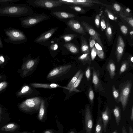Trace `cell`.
I'll return each mask as SVG.
<instances>
[{"instance_id": "6da1fadb", "label": "cell", "mask_w": 133, "mask_h": 133, "mask_svg": "<svg viewBox=\"0 0 133 133\" xmlns=\"http://www.w3.org/2000/svg\"><path fill=\"white\" fill-rule=\"evenodd\" d=\"M29 10L25 4H8L0 5V16L20 17L28 15Z\"/></svg>"}, {"instance_id": "7a4b0ae2", "label": "cell", "mask_w": 133, "mask_h": 133, "mask_svg": "<svg viewBox=\"0 0 133 133\" xmlns=\"http://www.w3.org/2000/svg\"><path fill=\"white\" fill-rule=\"evenodd\" d=\"M5 34L7 36L4 41L7 43L19 44L26 42L27 38L22 31L17 29L11 27L5 29Z\"/></svg>"}, {"instance_id": "3957f363", "label": "cell", "mask_w": 133, "mask_h": 133, "mask_svg": "<svg viewBox=\"0 0 133 133\" xmlns=\"http://www.w3.org/2000/svg\"><path fill=\"white\" fill-rule=\"evenodd\" d=\"M132 85L131 81L128 80L123 83L120 88L119 97L117 103L121 102L123 111L125 110L128 103Z\"/></svg>"}, {"instance_id": "277c9868", "label": "cell", "mask_w": 133, "mask_h": 133, "mask_svg": "<svg viewBox=\"0 0 133 133\" xmlns=\"http://www.w3.org/2000/svg\"><path fill=\"white\" fill-rule=\"evenodd\" d=\"M48 17L44 14H39L20 18L19 20L22 27L28 28L46 19Z\"/></svg>"}, {"instance_id": "5b68a950", "label": "cell", "mask_w": 133, "mask_h": 133, "mask_svg": "<svg viewBox=\"0 0 133 133\" xmlns=\"http://www.w3.org/2000/svg\"><path fill=\"white\" fill-rule=\"evenodd\" d=\"M41 99L36 97L26 99L19 105L20 108L23 110H28L37 108L41 103Z\"/></svg>"}, {"instance_id": "8992f818", "label": "cell", "mask_w": 133, "mask_h": 133, "mask_svg": "<svg viewBox=\"0 0 133 133\" xmlns=\"http://www.w3.org/2000/svg\"><path fill=\"white\" fill-rule=\"evenodd\" d=\"M34 4L37 6L51 9L62 5L63 3L61 0H36Z\"/></svg>"}, {"instance_id": "52a82bcc", "label": "cell", "mask_w": 133, "mask_h": 133, "mask_svg": "<svg viewBox=\"0 0 133 133\" xmlns=\"http://www.w3.org/2000/svg\"><path fill=\"white\" fill-rule=\"evenodd\" d=\"M63 3L66 4L80 5L90 7L94 5V3L102 4V3L97 0H61Z\"/></svg>"}, {"instance_id": "ba28073f", "label": "cell", "mask_w": 133, "mask_h": 133, "mask_svg": "<svg viewBox=\"0 0 133 133\" xmlns=\"http://www.w3.org/2000/svg\"><path fill=\"white\" fill-rule=\"evenodd\" d=\"M71 67V65H66L57 67L50 71L47 77L48 78H52L62 75L68 72Z\"/></svg>"}, {"instance_id": "9c48e42d", "label": "cell", "mask_w": 133, "mask_h": 133, "mask_svg": "<svg viewBox=\"0 0 133 133\" xmlns=\"http://www.w3.org/2000/svg\"><path fill=\"white\" fill-rule=\"evenodd\" d=\"M85 124L86 133H91L93 125V122L90 107L87 106L85 116Z\"/></svg>"}, {"instance_id": "30bf717a", "label": "cell", "mask_w": 133, "mask_h": 133, "mask_svg": "<svg viewBox=\"0 0 133 133\" xmlns=\"http://www.w3.org/2000/svg\"><path fill=\"white\" fill-rule=\"evenodd\" d=\"M81 23L91 37L94 39L97 43L103 48V46L101 39V36L98 33L86 22L82 21Z\"/></svg>"}, {"instance_id": "8fae6325", "label": "cell", "mask_w": 133, "mask_h": 133, "mask_svg": "<svg viewBox=\"0 0 133 133\" xmlns=\"http://www.w3.org/2000/svg\"><path fill=\"white\" fill-rule=\"evenodd\" d=\"M125 44L122 37L119 35L118 36L117 44L116 49V56L118 63H119L122 58L123 56Z\"/></svg>"}, {"instance_id": "7c38bea8", "label": "cell", "mask_w": 133, "mask_h": 133, "mask_svg": "<svg viewBox=\"0 0 133 133\" xmlns=\"http://www.w3.org/2000/svg\"><path fill=\"white\" fill-rule=\"evenodd\" d=\"M92 82L94 85L95 90L102 91L103 90L99 70H96L94 68L92 67Z\"/></svg>"}, {"instance_id": "4fadbf2b", "label": "cell", "mask_w": 133, "mask_h": 133, "mask_svg": "<svg viewBox=\"0 0 133 133\" xmlns=\"http://www.w3.org/2000/svg\"><path fill=\"white\" fill-rule=\"evenodd\" d=\"M68 25L74 31L82 35L86 33L84 29L79 22L75 20H70L67 23Z\"/></svg>"}, {"instance_id": "5bb4252c", "label": "cell", "mask_w": 133, "mask_h": 133, "mask_svg": "<svg viewBox=\"0 0 133 133\" xmlns=\"http://www.w3.org/2000/svg\"><path fill=\"white\" fill-rule=\"evenodd\" d=\"M58 29L57 27L52 28L42 34L35 40V42H40L46 41Z\"/></svg>"}, {"instance_id": "9a60e30c", "label": "cell", "mask_w": 133, "mask_h": 133, "mask_svg": "<svg viewBox=\"0 0 133 133\" xmlns=\"http://www.w3.org/2000/svg\"><path fill=\"white\" fill-rule=\"evenodd\" d=\"M108 106H107L105 110L102 112V120L103 124V130L105 133L106 131L108 124L110 119L111 112Z\"/></svg>"}, {"instance_id": "2e32d148", "label": "cell", "mask_w": 133, "mask_h": 133, "mask_svg": "<svg viewBox=\"0 0 133 133\" xmlns=\"http://www.w3.org/2000/svg\"><path fill=\"white\" fill-rule=\"evenodd\" d=\"M37 63V59H30L25 63L24 69L26 73L32 71L36 67Z\"/></svg>"}, {"instance_id": "e0dca14e", "label": "cell", "mask_w": 133, "mask_h": 133, "mask_svg": "<svg viewBox=\"0 0 133 133\" xmlns=\"http://www.w3.org/2000/svg\"><path fill=\"white\" fill-rule=\"evenodd\" d=\"M53 15L59 19H68L74 17L75 15L73 14L64 11H55Z\"/></svg>"}, {"instance_id": "ac0fdd59", "label": "cell", "mask_w": 133, "mask_h": 133, "mask_svg": "<svg viewBox=\"0 0 133 133\" xmlns=\"http://www.w3.org/2000/svg\"><path fill=\"white\" fill-rule=\"evenodd\" d=\"M107 68L108 71L111 78L112 79L115 74L116 66L114 62L110 60L107 64Z\"/></svg>"}, {"instance_id": "d6986e66", "label": "cell", "mask_w": 133, "mask_h": 133, "mask_svg": "<svg viewBox=\"0 0 133 133\" xmlns=\"http://www.w3.org/2000/svg\"><path fill=\"white\" fill-rule=\"evenodd\" d=\"M31 85L33 87L36 88H54L61 87L59 85L55 83L48 84L34 83L32 84Z\"/></svg>"}, {"instance_id": "ffe728a7", "label": "cell", "mask_w": 133, "mask_h": 133, "mask_svg": "<svg viewBox=\"0 0 133 133\" xmlns=\"http://www.w3.org/2000/svg\"><path fill=\"white\" fill-rule=\"evenodd\" d=\"M81 41V50L82 52L86 53L90 52L89 46L86 39L82 36H80Z\"/></svg>"}, {"instance_id": "44dd1931", "label": "cell", "mask_w": 133, "mask_h": 133, "mask_svg": "<svg viewBox=\"0 0 133 133\" xmlns=\"http://www.w3.org/2000/svg\"><path fill=\"white\" fill-rule=\"evenodd\" d=\"M78 59L84 64H91V60L90 52L83 54L78 57Z\"/></svg>"}, {"instance_id": "7402d4cb", "label": "cell", "mask_w": 133, "mask_h": 133, "mask_svg": "<svg viewBox=\"0 0 133 133\" xmlns=\"http://www.w3.org/2000/svg\"><path fill=\"white\" fill-rule=\"evenodd\" d=\"M83 72H81L75 82L71 88L69 90V93H71L73 91L78 92H80L79 90L77 89L76 88L80 84L83 77Z\"/></svg>"}, {"instance_id": "603a6c76", "label": "cell", "mask_w": 133, "mask_h": 133, "mask_svg": "<svg viewBox=\"0 0 133 133\" xmlns=\"http://www.w3.org/2000/svg\"><path fill=\"white\" fill-rule=\"evenodd\" d=\"M113 112L116 123L118 125L121 119V109L119 107L116 106L113 109Z\"/></svg>"}, {"instance_id": "cb8c5ba5", "label": "cell", "mask_w": 133, "mask_h": 133, "mask_svg": "<svg viewBox=\"0 0 133 133\" xmlns=\"http://www.w3.org/2000/svg\"><path fill=\"white\" fill-rule=\"evenodd\" d=\"M18 125L14 123H10L7 124L1 128L2 131H12L17 128Z\"/></svg>"}, {"instance_id": "d4e9b609", "label": "cell", "mask_w": 133, "mask_h": 133, "mask_svg": "<svg viewBox=\"0 0 133 133\" xmlns=\"http://www.w3.org/2000/svg\"><path fill=\"white\" fill-rule=\"evenodd\" d=\"M64 46L72 53L76 54L79 52V49L77 46L72 43H68L65 44Z\"/></svg>"}, {"instance_id": "484cf974", "label": "cell", "mask_w": 133, "mask_h": 133, "mask_svg": "<svg viewBox=\"0 0 133 133\" xmlns=\"http://www.w3.org/2000/svg\"><path fill=\"white\" fill-rule=\"evenodd\" d=\"M105 33L108 41H111L112 39L113 34L111 27L108 22L106 23Z\"/></svg>"}, {"instance_id": "4316f807", "label": "cell", "mask_w": 133, "mask_h": 133, "mask_svg": "<svg viewBox=\"0 0 133 133\" xmlns=\"http://www.w3.org/2000/svg\"><path fill=\"white\" fill-rule=\"evenodd\" d=\"M95 46L97 49L98 57L101 59H103L104 58V54L103 48L97 42L95 44Z\"/></svg>"}, {"instance_id": "83f0119b", "label": "cell", "mask_w": 133, "mask_h": 133, "mask_svg": "<svg viewBox=\"0 0 133 133\" xmlns=\"http://www.w3.org/2000/svg\"><path fill=\"white\" fill-rule=\"evenodd\" d=\"M81 71L82 70H79L72 78L67 85V88L69 90L71 88L81 73Z\"/></svg>"}, {"instance_id": "f1b7e54d", "label": "cell", "mask_w": 133, "mask_h": 133, "mask_svg": "<svg viewBox=\"0 0 133 133\" xmlns=\"http://www.w3.org/2000/svg\"><path fill=\"white\" fill-rule=\"evenodd\" d=\"M103 130V124L101 117L98 119L96 124L95 128V132L102 133Z\"/></svg>"}, {"instance_id": "f546056e", "label": "cell", "mask_w": 133, "mask_h": 133, "mask_svg": "<svg viewBox=\"0 0 133 133\" xmlns=\"http://www.w3.org/2000/svg\"><path fill=\"white\" fill-rule=\"evenodd\" d=\"M77 35L75 34H68L62 36L59 38L63 39L65 42H68L72 40Z\"/></svg>"}, {"instance_id": "4dcf8cb0", "label": "cell", "mask_w": 133, "mask_h": 133, "mask_svg": "<svg viewBox=\"0 0 133 133\" xmlns=\"http://www.w3.org/2000/svg\"><path fill=\"white\" fill-rule=\"evenodd\" d=\"M129 63L128 61L126 60L122 62L119 71V75L121 74L127 70L129 65Z\"/></svg>"}, {"instance_id": "1f68e13d", "label": "cell", "mask_w": 133, "mask_h": 133, "mask_svg": "<svg viewBox=\"0 0 133 133\" xmlns=\"http://www.w3.org/2000/svg\"><path fill=\"white\" fill-rule=\"evenodd\" d=\"M88 95V98L91 105L94 103V96L93 90L91 87H90L89 89Z\"/></svg>"}, {"instance_id": "d6a6232c", "label": "cell", "mask_w": 133, "mask_h": 133, "mask_svg": "<svg viewBox=\"0 0 133 133\" xmlns=\"http://www.w3.org/2000/svg\"><path fill=\"white\" fill-rule=\"evenodd\" d=\"M112 92L114 98L117 103L119 97V92L118 90L116 89L114 85L112 86Z\"/></svg>"}, {"instance_id": "836d02e7", "label": "cell", "mask_w": 133, "mask_h": 133, "mask_svg": "<svg viewBox=\"0 0 133 133\" xmlns=\"http://www.w3.org/2000/svg\"><path fill=\"white\" fill-rule=\"evenodd\" d=\"M120 16L123 19L125 20L132 28L133 27V19L131 17H128L124 15L123 14L120 13Z\"/></svg>"}, {"instance_id": "e575fe53", "label": "cell", "mask_w": 133, "mask_h": 133, "mask_svg": "<svg viewBox=\"0 0 133 133\" xmlns=\"http://www.w3.org/2000/svg\"><path fill=\"white\" fill-rule=\"evenodd\" d=\"M69 7L70 8L78 12L84 13L85 12V10L84 9L77 5H73L70 6Z\"/></svg>"}, {"instance_id": "d590c367", "label": "cell", "mask_w": 133, "mask_h": 133, "mask_svg": "<svg viewBox=\"0 0 133 133\" xmlns=\"http://www.w3.org/2000/svg\"><path fill=\"white\" fill-rule=\"evenodd\" d=\"M90 54L91 60H94L97 54V50L95 46L91 50Z\"/></svg>"}, {"instance_id": "8d00e7d4", "label": "cell", "mask_w": 133, "mask_h": 133, "mask_svg": "<svg viewBox=\"0 0 133 133\" xmlns=\"http://www.w3.org/2000/svg\"><path fill=\"white\" fill-rule=\"evenodd\" d=\"M21 0H0V5L16 2Z\"/></svg>"}, {"instance_id": "74e56055", "label": "cell", "mask_w": 133, "mask_h": 133, "mask_svg": "<svg viewBox=\"0 0 133 133\" xmlns=\"http://www.w3.org/2000/svg\"><path fill=\"white\" fill-rule=\"evenodd\" d=\"M105 11L107 13L108 16L110 19L112 20L117 19V17L115 16L109 9H107Z\"/></svg>"}, {"instance_id": "f35d334b", "label": "cell", "mask_w": 133, "mask_h": 133, "mask_svg": "<svg viewBox=\"0 0 133 133\" xmlns=\"http://www.w3.org/2000/svg\"><path fill=\"white\" fill-rule=\"evenodd\" d=\"M30 88L28 85L23 87L21 89L20 94H24L28 93L30 90Z\"/></svg>"}, {"instance_id": "ab89813d", "label": "cell", "mask_w": 133, "mask_h": 133, "mask_svg": "<svg viewBox=\"0 0 133 133\" xmlns=\"http://www.w3.org/2000/svg\"><path fill=\"white\" fill-rule=\"evenodd\" d=\"M85 74L87 80L89 81L90 79L91 74V69L90 66H88L87 68L85 71Z\"/></svg>"}, {"instance_id": "60d3db41", "label": "cell", "mask_w": 133, "mask_h": 133, "mask_svg": "<svg viewBox=\"0 0 133 133\" xmlns=\"http://www.w3.org/2000/svg\"><path fill=\"white\" fill-rule=\"evenodd\" d=\"M96 43V41L94 39L91 37L89 39V47L90 51H91L93 48L95 46V45Z\"/></svg>"}, {"instance_id": "b9f144b4", "label": "cell", "mask_w": 133, "mask_h": 133, "mask_svg": "<svg viewBox=\"0 0 133 133\" xmlns=\"http://www.w3.org/2000/svg\"><path fill=\"white\" fill-rule=\"evenodd\" d=\"M95 22L97 28H99L100 26V17L98 14H97L95 17Z\"/></svg>"}, {"instance_id": "7bdbcfd3", "label": "cell", "mask_w": 133, "mask_h": 133, "mask_svg": "<svg viewBox=\"0 0 133 133\" xmlns=\"http://www.w3.org/2000/svg\"><path fill=\"white\" fill-rule=\"evenodd\" d=\"M113 9L117 12H120L121 11L122 8L121 6L119 4L115 3L112 6Z\"/></svg>"}, {"instance_id": "ee69618b", "label": "cell", "mask_w": 133, "mask_h": 133, "mask_svg": "<svg viewBox=\"0 0 133 133\" xmlns=\"http://www.w3.org/2000/svg\"><path fill=\"white\" fill-rule=\"evenodd\" d=\"M120 30L124 34H127L128 32V29L124 25H122L121 26Z\"/></svg>"}, {"instance_id": "f6af8a7d", "label": "cell", "mask_w": 133, "mask_h": 133, "mask_svg": "<svg viewBox=\"0 0 133 133\" xmlns=\"http://www.w3.org/2000/svg\"><path fill=\"white\" fill-rule=\"evenodd\" d=\"M101 26L102 30L103 31L105 29L106 24L105 21L104 19H102L100 23Z\"/></svg>"}, {"instance_id": "bcb514c9", "label": "cell", "mask_w": 133, "mask_h": 133, "mask_svg": "<svg viewBox=\"0 0 133 133\" xmlns=\"http://www.w3.org/2000/svg\"><path fill=\"white\" fill-rule=\"evenodd\" d=\"M7 85V83L5 82H3L0 83V91L5 89Z\"/></svg>"}, {"instance_id": "7dc6e473", "label": "cell", "mask_w": 133, "mask_h": 133, "mask_svg": "<svg viewBox=\"0 0 133 133\" xmlns=\"http://www.w3.org/2000/svg\"><path fill=\"white\" fill-rule=\"evenodd\" d=\"M5 56L2 54H0V62L3 63L5 62Z\"/></svg>"}, {"instance_id": "c3c4849f", "label": "cell", "mask_w": 133, "mask_h": 133, "mask_svg": "<svg viewBox=\"0 0 133 133\" xmlns=\"http://www.w3.org/2000/svg\"><path fill=\"white\" fill-rule=\"evenodd\" d=\"M57 45L56 44H54L52 45L51 49L53 50H55L57 49Z\"/></svg>"}, {"instance_id": "681fc988", "label": "cell", "mask_w": 133, "mask_h": 133, "mask_svg": "<svg viewBox=\"0 0 133 133\" xmlns=\"http://www.w3.org/2000/svg\"><path fill=\"white\" fill-rule=\"evenodd\" d=\"M130 62V63H131L132 65L133 63V57L132 56H129L128 58Z\"/></svg>"}, {"instance_id": "f907efd6", "label": "cell", "mask_w": 133, "mask_h": 133, "mask_svg": "<svg viewBox=\"0 0 133 133\" xmlns=\"http://www.w3.org/2000/svg\"><path fill=\"white\" fill-rule=\"evenodd\" d=\"M130 119L131 121L133 120V106L132 107L131 112L130 116Z\"/></svg>"}, {"instance_id": "816d5d0a", "label": "cell", "mask_w": 133, "mask_h": 133, "mask_svg": "<svg viewBox=\"0 0 133 133\" xmlns=\"http://www.w3.org/2000/svg\"><path fill=\"white\" fill-rule=\"evenodd\" d=\"M3 43L1 40V38L0 37V49L2 48L3 47Z\"/></svg>"}, {"instance_id": "f5cc1de1", "label": "cell", "mask_w": 133, "mask_h": 133, "mask_svg": "<svg viewBox=\"0 0 133 133\" xmlns=\"http://www.w3.org/2000/svg\"><path fill=\"white\" fill-rule=\"evenodd\" d=\"M122 133H127L125 127L123 126L122 129Z\"/></svg>"}, {"instance_id": "db71d44e", "label": "cell", "mask_w": 133, "mask_h": 133, "mask_svg": "<svg viewBox=\"0 0 133 133\" xmlns=\"http://www.w3.org/2000/svg\"><path fill=\"white\" fill-rule=\"evenodd\" d=\"M129 133H133V129L131 126H130L129 128Z\"/></svg>"}, {"instance_id": "11a10c76", "label": "cell", "mask_w": 133, "mask_h": 133, "mask_svg": "<svg viewBox=\"0 0 133 133\" xmlns=\"http://www.w3.org/2000/svg\"><path fill=\"white\" fill-rule=\"evenodd\" d=\"M130 35H131L132 36V35H133V31H132L130 32Z\"/></svg>"}, {"instance_id": "9f6ffc18", "label": "cell", "mask_w": 133, "mask_h": 133, "mask_svg": "<svg viewBox=\"0 0 133 133\" xmlns=\"http://www.w3.org/2000/svg\"><path fill=\"white\" fill-rule=\"evenodd\" d=\"M1 108L0 107V117L1 116Z\"/></svg>"}, {"instance_id": "6f0895ef", "label": "cell", "mask_w": 133, "mask_h": 133, "mask_svg": "<svg viewBox=\"0 0 133 133\" xmlns=\"http://www.w3.org/2000/svg\"><path fill=\"white\" fill-rule=\"evenodd\" d=\"M45 133H51L50 131H46Z\"/></svg>"}, {"instance_id": "680465c9", "label": "cell", "mask_w": 133, "mask_h": 133, "mask_svg": "<svg viewBox=\"0 0 133 133\" xmlns=\"http://www.w3.org/2000/svg\"><path fill=\"white\" fill-rule=\"evenodd\" d=\"M112 133H117V131H115L114 132H113Z\"/></svg>"}, {"instance_id": "91938a15", "label": "cell", "mask_w": 133, "mask_h": 133, "mask_svg": "<svg viewBox=\"0 0 133 133\" xmlns=\"http://www.w3.org/2000/svg\"><path fill=\"white\" fill-rule=\"evenodd\" d=\"M95 133H101L95 132Z\"/></svg>"}, {"instance_id": "94428289", "label": "cell", "mask_w": 133, "mask_h": 133, "mask_svg": "<svg viewBox=\"0 0 133 133\" xmlns=\"http://www.w3.org/2000/svg\"><path fill=\"white\" fill-rule=\"evenodd\" d=\"M70 133H73V132H71Z\"/></svg>"}, {"instance_id": "6125c7cd", "label": "cell", "mask_w": 133, "mask_h": 133, "mask_svg": "<svg viewBox=\"0 0 133 133\" xmlns=\"http://www.w3.org/2000/svg\"><path fill=\"white\" fill-rule=\"evenodd\" d=\"M0 78H1V77H0Z\"/></svg>"}]
</instances>
